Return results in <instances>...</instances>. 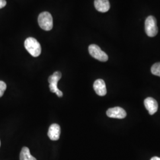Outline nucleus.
Listing matches in <instances>:
<instances>
[{
    "mask_svg": "<svg viewBox=\"0 0 160 160\" xmlns=\"http://www.w3.org/2000/svg\"><path fill=\"white\" fill-rule=\"evenodd\" d=\"M26 49L33 57H39L41 53V46L39 42L33 38H28L24 42Z\"/></svg>",
    "mask_w": 160,
    "mask_h": 160,
    "instance_id": "f257e3e1",
    "label": "nucleus"
},
{
    "mask_svg": "<svg viewBox=\"0 0 160 160\" xmlns=\"http://www.w3.org/2000/svg\"><path fill=\"white\" fill-rule=\"evenodd\" d=\"M38 23L40 28L46 31H49L53 28V18L48 12H41L38 17Z\"/></svg>",
    "mask_w": 160,
    "mask_h": 160,
    "instance_id": "f03ea898",
    "label": "nucleus"
},
{
    "mask_svg": "<svg viewBox=\"0 0 160 160\" xmlns=\"http://www.w3.org/2000/svg\"><path fill=\"white\" fill-rule=\"evenodd\" d=\"M145 30L149 37H154L158 32L157 25V20L154 16H150L147 17L145 22Z\"/></svg>",
    "mask_w": 160,
    "mask_h": 160,
    "instance_id": "7ed1b4c3",
    "label": "nucleus"
},
{
    "mask_svg": "<svg viewBox=\"0 0 160 160\" xmlns=\"http://www.w3.org/2000/svg\"><path fill=\"white\" fill-rule=\"evenodd\" d=\"M62 77V74L59 71L55 72L53 74L51 75L49 78L48 81L49 82V88L51 92H55L59 97H62L63 93L58 88V82Z\"/></svg>",
    "mask_w": 160,
    "mask_h": 160,
    "instance_id": "20e7f679",
    "label": "nucleus"
},
{
    "mask_svg": "<svg viewBox=\"0 0 160 160\" xmlns=\"http://www.w3.org/2000/svg\"><path fill=\"white\" fill-rule=\"evenodd\" d=\"M88 51L92 57L101 62H106L109 59L108 55L97 45H90L88 47Z\"/></svg>",
    "mask_w": 160,
    "mask_h": 160,
    "instance_id": "39448f33",
    "label": "nucleus"
},
{
    "mask_svg": "<svg viewBox=\"0 0 160 160\" xmlns=\"http://www.w3.org/2000/svg\"><path fill=\"white\" fill-rule=\"evenodd\" d=\"M106 114L109 118L116 119H123L126 116V111L120 107H115L108 109Z\"/></svg>",
    "mask_w": 160,
    "mask_h": 160,
    "instance_id": "423d86ee",
    "label": "nucleus"
},
{
    "mask_svg": "<svg viewBox=\"0 0 160 160\" xmlns=\"http://www.w3.org/2000/svg\"><path fill=\"white\" fill-rule=\"evenodd\" d=\"M144 105L145 108L148 110L149 114L153 115L157 112L158 103L154 98L152 97H148L144 100Z\"/></svg>",
    "mask_w": 160,
    "mask_h": 160,
    "instance_id": "0eeeda50",
    "label": "nucleus"
},
{
    "mask_svg": "<svg viewBox=\"0 0 160 160\" xmlns=\"http://www.w3.org/2000/svg\"><path fill=\"white\" fill-rule=\"evenodd\" d=\"M93 88L97 95L100 96H104L107 93L106 84L102 79H98L95 81L93 84Z\"/></svg>",
    "mask_w": 160,
    "mask_h": 160,
    "instance_id": "6e6552de",
    "label": "nucleus"
},
{
    "mask_svg": "<svg viewBox=\"0 0 160 160\" xmlns=\"http://www.w3.org/2000/svg\"><path fill=\"white\" fill-rule=\"evenodd\" d=\"M61 134V128L59 125L57 123H53L51 125L48 133L49 138L52 141H57L60 137Z\"/></svg>",
    "mask_w": 160,
    "mask_h": 160,
    "instance_id": "1a4fd4ad",
    "label": "nucleus"
},
{
    "mask_svg": "<svg viewBox=\"0 0 160 160\" xmlns=\"http://www.w3.org/2000/svg\"><path fill=\"white\" fill-rule=\"evenodd\" d=\"M94 7L98 12H106L110 9V2L109 0H95Z\"/></svg>",
    "mask_w": 160,
    "mask_h": 160,
    "instance_id": "9d476101",
    "label": "nucleus"
},
{
    "mask_svg": "<svg viewBox=\"0 0 160 160\" xmlns=\"http://www.w3.org/2000/svg\"><path fill=\"white\" fill-rule=\"evenodd\" d=\"M20 160H37L36 159V158H34V157H33L30 152V150L28 147H23L20 154Z\"/></svg>",
    "mask_w": 160,
    "mask_h": 160,
    "instance_id": "9b49d317",
    "label": "nucleus"
},
{
    "mask_svg": "<svg viewBox=\"0 0 160 160\" xmlns=\"http://www.w3.org/2000/svg\"><path fill=\"white\" fill-rule=\"evenodd\" d=\"M151 71L152 74L160 77V62L154 63L152 66Z\"/></svg>",
    "mask_w": 160,
    "mask_h": 160,
    "instance_id": "f8f14e48",
    "label": "nucleus"
},
{
    "mask_svg": "<svg viewBox=\"0 0 160 160\" xmlns=\"http://www.w3.org/2000/svg\"><path fill=\"white\" fill-rule=\"evenodd\" d=\"M7 85L4 81H0V97H2L6 91Z\"/></svg>",
    "mask_w": 160,
    "mask_h": 160,
    "instance_id": "ddd939ff",
    "label": "nucleus"
},
{
    "mask_svg": "<svg viewBox=\"0 0 160 160\" xmlns=\"http://www.w3.org/2000/svg\"><path fill=\"white\" fill-rule=\"evenodd\" d=\"M7 4L6 0H0V9L4 8Z\"/></svg>",
    "mask_w": 160,
    "mask_h": 160,
    "instance_id": "4468645a",
    "label": "nucleus"
},
{
    "mask_svg": "<svg viewBox=\"0 0 160 160\" xmlns=\"http://www.w3.org/2000/svg\"><path fill=\"white\" fill-rule=\"evenodd\" d=\"M150 160H160V157H154Z\"/></svg>",
    "mask_w": 160,
    "mask_h": 160,
    "instance_id": "2eb2a0df",
    "label": "nucleus"
},
{
    "mask_svg": "<svg viewBox=\"0 0 160 160\" xmlns=\"http://www.w3.org/2000/svg\"><path fill=\"white\" fill-rule=\"evenodd\" d=\"M0 145H1V142H0Z\"/></svg>",
    "mask_w": 160,
    "mask_h": 160,
    "instance_id": "dca6fc26",
    "label": "nucleus"
}]
</instances>
